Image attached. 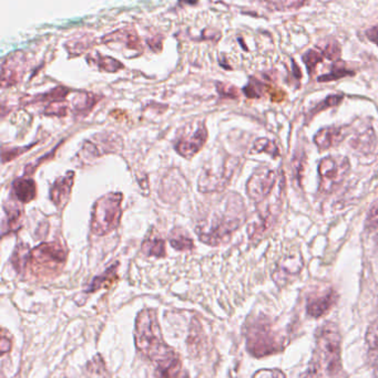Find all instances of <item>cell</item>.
<instances>
[{
  "label": "cell",
  "mask_w": 378,
  "mask_h": 378,
  "mask_svg": "<svg viewBox=\"0 0 378 378\" xmlns=\"http://www.w3.org/2000/svg\"><path fill=\"white\" fill-rule=\"evenodd\" d=\"M134 342L139 352L155 363L157 368H165L180 360L178 355L163 340L155 310H142L139 313L134 328Z\"/></svg>",
  "instance_id": "6da1fadb"
},
{
  "label": "cell",
  "mask_w": 378,
  "mask_h": 378,
  "mask_svg": "<svg viewBox=\"0 0 378 378\" xmlns=\"http://www.w3.org/2000/svg\"><path fill=\"white\" fill-rule=\"evenodd\" d=\"M223 207L216 210L211 220L206 219L197 228L199 239L209 246H220L227 242L245 220V209L240 196L230 194Z\"/></svg>",
  "instance_id": "7a4b0ae2"
},
{
  "label": "cell",
  "mask_w": 378,
  "mask_h": 378,
  "mask_svg": "<svg viewBox=\"0 0 378 378\" xmlns=\"http://www.w3.org/2000/svg\"><path fill=\"white\" fill-rule=\"evenodd\" d=\"M246 349L251 355L264 357L281 352L286 345L284 336L274 330L265 317L250 319L245 324Z\"/></svg>",
  "instance_id": "3957f363"
},
{
  "label": "cell",
  "mask_w": 378,
  "mask_h": 378,
  "mask_svg": "<svg viewBox=\"0 0 378 378\" xmlns=\"http://www.w3.org/2000/svg\"><path fill=\"white\" fill-rule=\"evenodd\" d=\"M121 203L120 193H110L97 201L91 214V231L94 235H108L119 226L122 215Z\"/></svg>",
  "instance_id": "277c9868"
},
{
  "label": "cell",
  "mask_w": 378,
  "mask_h": 378,
  "mask_svg": "<svg viewBox=\"0 0 378 378\" xmlns=\"http://www.w3.org/2000/svg\"><path fill=\"white\" fill-rule=\"evenodd\" d=\"M317 349L325 368L330 375H335L341 370L342 336L336 324L325 323L316 337Z\"/></svg>",
  "instance_id": "5b68a950"
},
{
  "label": "cell",
  "mask_w": 378,
  "mask_h": 378,
  "mask_svg": "<svg viewBox=\"0 0 378 378\" xmlns=\"http://www.w3.org/2000/svg\"><path fill=\"white\" fill-rule=\"evenodd\" d=\"M67 250L60 242H43L30 254V263L35 273H52L64 266Z\"/></svg>",
  "instance_id": "8992f818"
},
{
  "label": "cell",
  "mask_w": 378,
  "mask_h": 378,
  "mask_svg": "<svg viewBox=\"0 0 378 378\" xmlns=\"http://www.w3.org/2000/svg\"><path fill=\"white\" fill-rule=\"evenodd\" d=\"M351 170L349 159L344 157H328L318 165L320 191L330 194L336 191Z\"/></svg>",
  "instance_id": "52a82bcc"
},
{
  "label": "cell",
  "mask_w": 378,
  "mask_h": 378,
  "mask_svg": "<svg viewBox=\"0 0 378 378\" xmlns=\"http://www.w3.org/2000/svg\"><path fill=\"white\" fill-rule=\"evenodd\" d=\"M276 174L269 167H261L252 174L246 184V193L254 201H262L267 198L274 187Z\"/></svg>",
  "instance_id": "ba28073f"
},
{
  "label": "cell",
  "mask_w": 378,
  "mask_h": 378,
  "mask_svg": "<svg viewBox=\"0 0 378 378\" xmlns=\"http://www.w3.org/2000/svg\"><path fill=\"white\" fill-rule=\"evenodd\" d=\"M206 138H208L206 127L205 125H201L193 134L190 135L189 138H184L178 140L176 145V152L181 157L191 159L197 152L201 151V148L206 142Z\"/></svg>",
  "instance_id": "9c48e42d"
},
{
  "label": "cell",
  "mask_w": 378,
  "mask_h": 378,
  "mask_svg": "<svg viewBox=\"0 0 378 378\" xmlns=\"http://www.w3.org/2000/svg\"><path fill=\"white\" fill-rule=\"evenodd\" d=\"M349 134L346 127H324L315 134L314 143L320 150H330L342 143Z\"/></svg>",
  "instance_id": "30bf717a"
},
{
  "label": "cell",
  "mask_w": 378,
  "mask_h": 378,
  "mask_svg": "<svg viewBox=\"0 0 378 378\" xmlns=\"http://www.w3.org/2000/svg\"><path fill=\"white\" fill-rule=\"evenodd\" d=\"M337 299V293L334 290H328L322 296L312 298V299L309 300V303H307V314L309 317L318 319L325 313H328L335 305Z\"/></svg>",
  "instance_id": "8fae6325"
},
{
  "label": "cell",
  "mask_w": 378,
  "mask_h": 378,
  "mask_svg": "<svg viewBox=\"0 0 378 378\" xmlns=\"http://www.w3.org/2000/svg\"><path fill=\"white\" fill-rule=\"evenodd\" d=\"M74 178H75L74 173H67V175L64 177L58 178L55 182L54 186L51 187V201L58 208H64V205L67 204V201H69L72 185H74Z\"/></svg>",
  "instance_id": "7c38bea8"
},
{
  "label": "cell",
  "mask_w": 378,
  "mask_h": 378,
  "mask_svg": "<svg viewBox=\"0 0 378 378\" xmlns=\"http://www.w3.org/2000/svg\"><path fill=\"white\" fill-rule=\"evenodd\" d=\"M13 196L20 203H29L37 196V186L29 178H18L13 183Z\"/></svg>",
  "instance_id": "4fadbf2b"
},
{
  "label": "cell",
  "mask_w": 378,
  "mask_h": 378,
  "mask_svg": "<svg viewBox=\"0 0 378 378\" xmlns=\"http://www.w3.org/2000/svg\"><path fill=\"white\" fill-rule=\"evenodd\" d=\"M118 267H119V263H113L102 275L96 277L94 281L91 282L89 288L87 289V292L98 291L100 289L106 288V286H110V284L115 282L118 278Z\"/></svg>",
  "instance_id": "5bb4252c"
},
{
  "label": "cell",
  "mask_w": 378,
  "mask_h": 378,
  "mask_svg": "<svg viewBox=\"0 0 378 378\" xmlns=\"http://www.w3.org/2000/svg\"><path fill=\"white\" fill-rule=\"evenodd\" d=\"M170 245L172 248L178 250V252H189V250L195 249V244H193L191 237L181 228H176L171 231Z\"/></svg>",
  "instance_id": "9a60e30c"
},
{
  "label": "cell",
  "mask_w": 378,
  "mask_h": 378,
  "mask_svg": "<svg viewBox=\"0 0 378 378\" xmlns=\"http://www.w3.org/2000/svg\"><path fill=\"white\" fill-rule=\"evenodd\" d=\"M142 252L148 256L162 258L165 256V244L163 239L150 235L142 244Z\"/></svg>",
  "instance_id": "2e32d148"
},
{
  "label": "cell",
  "mask_w": 378,
  "mask_h": 378,
  "mask_svg": "<svg viewBox=\"0 0 378 378\" xmlns=\"http://www.w3.org/2000/svg\"><path fill=\"white\" fill-rule=\"evenodd\" d=\"M6 212V219L7 221L4 225V229L8 228V231H17L22 227V209L16 205L10 204L9 206L6 205L4 207Z\"/></svg>",
  "instance_id": "e0dca14e"
},
{
  "label": "cell",
  "mask_w": 378,
  "mask_h": 378,
  "mask_svg": "<svg viewBox=\"0 0 378 378\" xmlns=\"http://www.w3.org/2000/svg\"><path fill=\"white\" fill-rule=\"evenodd\" d=\"M30 254L31 252L27 245L20 244L15 249L14 254L11 256V263L18 272H22L24 268L27 267V263L30 261Z\"/></svg>",
  "instance_id": "ac0fdd59"
},
{
  "label": "cell",
  "mask_w": 378,
  "mask_h": 378,
  "mask_svg": "<svg viewBox=\"0 0 378 378\" xmlns=\"http://www.w3.org/2000/svg\"><path fill=\"white\" fill-rule=\"evenodd\" d=\"M252 153H267L273 157H280V150L275 145L274 142L265 138L255 140L252 147Z\"/></svg>",
  "instance_id": "d6986e66"
},
{
  "label": "cell",
  "mask_w": 378,
  "mask_h": 378,
  "mask_svg": "<svg viewBox=\"0 0 378 378\" xmlns=\"http://www.w3.org/2000/svg\"><path fill=\"white\" fill-rule=\"evenodd\" d=\"M87 372L90 378H106L107 377V368L104 366L102 357L96 356L94 360L90 361L87 365Z\"/></svg>",
  "instance_id": "ffe728a7"
},
{
  "label": "cell",
  "mask_w": 378,
  "mask_h": 378,
  "mask_svg": "<svg viewBox=\"0 0 378 378\" xmlns=\"http://www.w3.org/2000/svg\"><path fill=\"white\" fill-rule=\"evenodd\" d=\"M181 360L176 361V363L167 366V368L155 370V378H181Z\"/></svg>",
  "instance_id": "44dd1931"
},
{
  "label": "cell",
  "mask_w": 378,
  "mask_h": 378,
  "mask_svg": "<svg viewBox=\"0 0 378 378\" xmlns=\"http://www.w3.org/2000/svg\"><path fill=\"white\" fill-rule=\"evenodd\" d=\"M321 52L325 58L332 61H336L341 57V45H338L336 40H330L328 43H325L324 45H320Z\"/></svg>",
  "instance_id": "7402d4cb"
},
{
  "label": "cell",
  "mask_w": 378,
  "mask_h": 378,
  "mask_svg": "<svg viewBox=\"0 0 378 378\" xmlns=\"http://www.w3.org/2000/svg\"><path fill=\"white\" fill-rule=\"evenodd\" d=\"M96 96L88 94V93H81V94L75 96L72 104L77 111H87V110L91 109L96 104Z\"/></svg>",
  "instance_id": "603a6c76"
},
{
  "label": "cell",
  "mask_w": 378,
  "mask_h": 378,
  "mask_svg": "<svg viewBox=\"0 0 378 378\" xmlns=\"http://www.w3.org/2000/svg\"><path fill=\"white\" fill-rule=\"evenodd\" d=\"M267 1L276 10L298 9L307 3V0H267Z\"/></svg>",
  "instance_id": "cb8c5ba5"
},
{
  "label": "cell",
  "mask_w": 378,
  "mask_h": 378,
  "mask_svg": "<svg viewBox=\"0 0 378 378\" xmlns=\"http://www.w3.org/2000/svg\"><path fill=\"white\" fill-rule=\"evenodd\" d=\"M323 57L324 56L321 51L314 50V49H309L304 53L303 61L307 66L309 74L313 73V71L316 69L317 64L322 62Z\"/></svg>",
  "instance_id": "d4e9b609"
},
{
  "label": "cell",
  "mask_w": 378,
  "mask_h": 378,
  "mask_svg": "<svg viewBox=\"0 0 378 378\" xmlns=\"http://www.w3.org/2000/svg\"><path fill=\"white\" fill-rule=\"evenodd\" d=\"M68 93H69L68 89L59 87L55 89V90L51 91V92L47 93L45 96H37V98H35L34 102H45V101H48L51 103H54V102H62L68 96Z\"/></svg>",
  "instance_id": "484cf974"
},
{
  "label": "cell",
  "mask_w": 378,
  "mask_h": 378,
  "mask_svg": "<svg viewBox=\"0 0 378 378\" xmlns=\"http://www.w3.org/2000/svg\"><path fill=\"white\" fill-rule=\"evenodd\" d=\"M354 72H351V70L345 69V68H334L330 73L321 75L317 79L318 82H330V81H335V80L342 79V78L349 77V75H353Z\"/></svg>",
  "instance_id": "4316f807"
},
{
  "label": "cell",
  "mask_w": 378,
  "mask_h": 378,
  "mask_svg": "<svg viewBox=\"0 0 378 378\" xmlns=\"http://www.w3.org/2000/svg\"><path fill=\"white\" fill-rule=\"evenodd\" d=\"M366 345L368 353H373L378 349V320L368 328L366 333Z\"/></svg>",
  "instance_id": "83f0119b"
},
{
  "label": "cell",
  "mask_w": 378,
  "mask_h": 378,
  "mask_svg": "<svg viewBox=\"0 0 378 378\" xmlns=\"http://www.w3.org/2000/svg\"><path fill=\"white\" fill-rule=\"evenodd\" d=\"M343 98L344 96H342V94H334V96H328V98L325 99L324 101H322L321 103H318L315 106L313 111H312V113H320V112L328 110V108H333V106H338V104L341 103L342 101H343Z\"/></svg>",
  "instance_id": "f1b7e54d"
},
{
  "label": "cell",
  "mask_w": 378,
  "mask_h": 378,
  "mask_svg": "<svg viewBox=\"0 0 378 378\" xmlns=\"http://www.w3.org/2000/svg\"><path fill=\"white\" fill-rule=\"evenodd\" d=\"M34 145L28 146V147H16L10 148L8 151L4 150L3 151V163H7V161H13L16 157H20L24 152L28 151Z\"/></svg>",
  "instance_id": "f546056e"
},
{
  "label": "cell",
  "mask_w": 378,
  "mask_h": 378,
  "mask_svg": "<svg viewBox=\"0 0 378 378\" xmlns=\"http://www.w3.org/2000/svg\"><path fill=\"white\" fill-rule=\"evenodd\" d=\"M253 378H286L285 377V374L283 373L282 370H276V368H273V370H267V368H264V370H260L256 372L253 375Z\"/></svg>",
  "instance_id": "4dcf8cb0"
},
{
  "label": "cell",
  "mask_w": 378,
  "mask_h": 378,
  "mask_svg": "<svg viewBox=\"0 0 378 378\" xmlns=\"http://www.w3.org/2000/svg\"><path fill=\"white\" fill-rule=\"evenodd\" d=\"M46 115H57V117H64L67 114V106L54 102L46 109Z\"/></svg>",
  "instance_id": "1f68e13d"
},
{
  "label": "cell",
  "mask_w": 378,
  "mask_h": 378,
  "mask_svg": "<svg viewBox=\"0 0 378 378\" xmlns=\"http://www.w3.org/2000/svg\"><path fill=\"white\" fill-rule=\"evenodd\" d=\"M366 227L368 229H375L378 227V201L370 208L366 218Z\"/></svg>",
  "instance_id": "d6a6232c"
},
{
  "label": "cell",
  "mask_w": 378,
  "mask_h": 378,
  "mask_svg": "<svg viewBox=\"0 0 378 378\" xmlns=\"http://www.w3.org/2000/svg\"><path fill=\"white\" fill-rule=\"evenodd\" d=\"M245 96L248 98H260L262 96V85L258 81H252L244 89Z\"/></svg>",
  "instance_id": "836d02e7"
},
{
  "label": "cell",
  "mask_w": 378,
  "mask_h": 378,
  "mask_svg": "<svg viewBox=\"0 0 378 378\" xmlns=\"http://www.w3.org/2000/svg\"><path fill=\"white\" fill-rule=\"evenodd\" d=\"M218 93L223 96H227V98H237V91L235 87H227V85H218Z\"/></svg>",
  "instance_id": "e575fe53"
},
{
  "label": "cell",
  "mask_w": 378,
  "mask_h": 378,
  "mask_svg": "<svg viewBox=\"0 0 378 378\" xmlns=\"http://www.w3.org/2000/svg\"><path fill=\"white\" fill-rule=\"evenodd\" d=\"M365 35H366V38L370 40V43H373L374 45L378 47V24L370 27V29L366 30Z\"/></svg>",
  "instance_id": "d590c367"
},
{
  "label": "cell",
  "mask_w": 378,
  "mask_h": 378,
  "mask_svg": "<svg viewBox=\"0 0 378 378\" xmlns=\"http://www.w3.org/2000/svg\"><path fill=\"white\" fill-rule=\"evenodd\" d=\"M0 349H1V353H3V354L8 353L11 349L10 340L7 339L5 335L1 337V345H0Z\"/></svg>",
  "instance_id": "8d00e7d4"
},
{
  "label": "cell",
  "mask_w": 378,
  "mask_h": 378,
  "mask_svg": "<svg viewBox=\"0 0 378 378\" xmlns=\"http://www.w3.org/2000/svg\"><path fill=\"white\" fill-rule=\"evenodd\" d=\"M304 378H321V375L317 368H313V370H309V373Z\"/></svg>",
  "instance_id": "74e56055"
},
{
  "label": "cell",
  "mask_w": 378,
  "mask_h": 378,
  "mask_svg": "<svg viewBox=\"0 0 378 378\" xmlns=\"http://www.w3.org/2000/svg\"><path fill=\"white\" fill-rule=\"evenodd\" d=\"M376 240H377V244H378V235H377V238H376Z\"/></svg>",
  "instance_id": "f35d334b"
}]
</instances>
